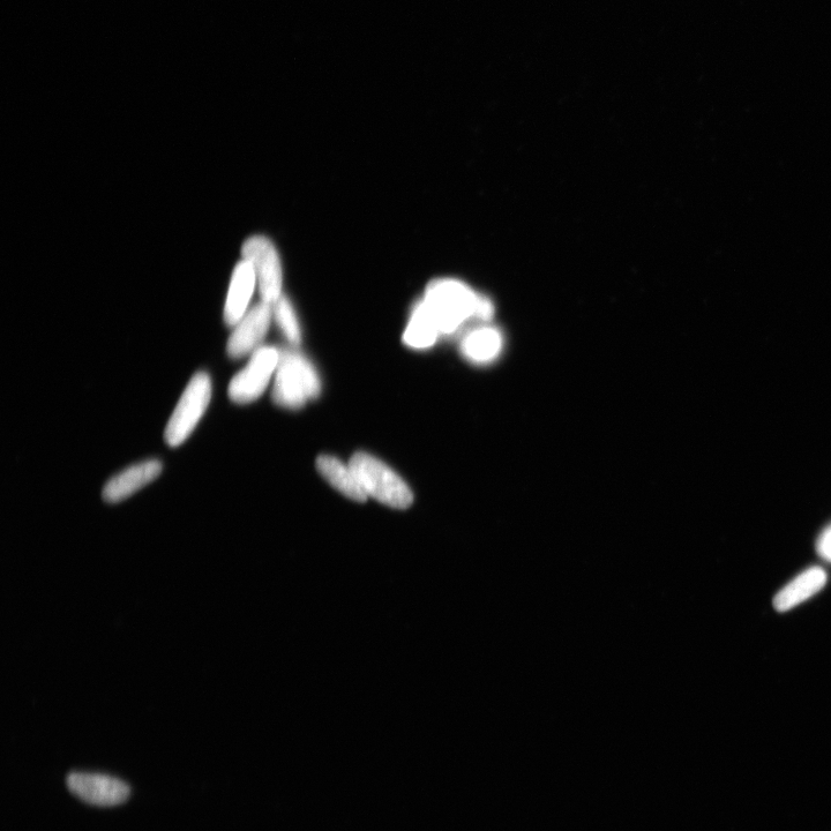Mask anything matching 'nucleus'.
I'll use <instances>...</instances> for the list:
<instances>
[{
    "label": "nucleus",
    "instance_id": "3",
    "mask_svg": "<svg viewBox=\"0 0 831 831\" xmlns=\"http://www.w3.org/2000/svg\"><path fill=\"white\" fill-rule=\"evenodd\" d=\"M349 467L354 471L366 496L396 509H406L413 504L414 494L406 482L374 456L356 453L351 458Z\"/></svg>",
    "mask_w": 831,
    "mask_h": 831
},
{
    "label": "nucleus",
    "instance_id": "13",
    "mask_svg": "<svg viewBox=\"0 0 831 831\" xmlns=\"http://www.w3.org/2000/svg\"><path fill=\"white\" fill-rule=\"evenodd\" d=\"M503 336L496 328L483 327L470 332L462 342V354L469 361L483 364L496 359L503 349Z\"/></svg>",
    "mask_w": 831,
    "mask_h": 831
},
{
    "label": "nucleus",
    "instance_id": "9",
    "mask_svg": "<svg viewBox=\"0 0 831 831\" xmlns=\"http://www.w3.org/2000/svg\"><path fill=\"white\" fill-rule=\"evenodd\" d=\"M163 464L160 460H147L134 464L122 473L112 477L104 485L102 496L109 504H118L133 496L146 485L151 484L162 474Z\"/></svg>",
    "mask_w": 831,
    "mask_h": 831
},
{
    "label": "nucleus",
    "instance_id": "10",
    "mask_svg": "<svg viewBox=\"0 0 831 831\" xmlns=\"http://www.w3.org/2000/svg\"><path fill=\"white\" fill-rule=\"evenodd\" d=\"M256 284L257 276L250 262L245 259L239 261L232 273L224 305L223 319L228 327L234 328L244 318Z\"/></svg>",
    "mask_w": 831,
    "mask_h": 831
},
{
    "label": "nucleus",
    "instance_id": "15",
    "mask_svg": "<svg viewBox=\"0 0 831 831\" xmlns=\"http://www.w3.org/2000/svg\"><path fill=\"white\" fill-rule=\"evenodd\" d=\"M273 316L283 335L291 344L298 346L302 342V331L293 304L290 303L288 297L282 295L273 305Z\"/></svg>",
    "mask_w": 831,
    "mask_h": 831
},
{
    "label": "nucleus",
    "instance_id": "8",
    "mask_svg": "<svg viewBox=\"0 0 831 831\" xmlns=\"http://www.w3.org/2000/svg\"><path fill=\"white\" fill-rule=\"evenodd\" d=\"M273 316V305L261 302L234 327L227 343V354L232 359H241L258 350L265 340Z\"/></svg>",
    "mask_w": 831,
    "mask_h": 831
},
{
    "label": "nucleus",
    "instance_id": "14",
    "mask_svg": "<svg viewBox=\"0 0 831 831\" xmlns=\"http://www.w3.org/2000/svg\"><path fill=\"white\" fill-rule=\"evenodd\" d=\"M439 335V329L425 303L418 302L403 334L404 344L413 349H428L437 342Z\"/></svg>",
    "mask_w": 831,
    "mask_h": 831
},
{
    "label": "nucleus",
    "instance_id": "6",
    "mask_svg": "<svg viewBox=\"0 0 831 831\" xmlns=\"http://www.w3.org/2000/svg\"><path fill=\"white\" fill-rule=\"evenodd\" d=\"M280 361V351L274 347H261L254 351L250 362L236 374L228 388L232 402L247 404L256 401L266 391Z\"/></svg>",
    "mask_w": 831,
    "mask_h": 831
},
{
    "label": "nucleus",
    "instance_id": "5",
    "mask_svg": "<svg viewBox=\"0 0 831 831\" xmlns=\"http://www.w3.org/2000/svg\"><path fill=\"white\" fill-rule=\"evenodd\" d=\"M242 254L256 273L262 302L274 305L282 296L283 286L282 265L275 245L265 236H252L244 242Z\"/></svg>",
    "mask_w": 831,
    "mask_h": 831
},
{
    "label": "nucleus",
    "instance_id": "1",
    "mask_svg": "<svg viewBox=\"0 0 831 831\" xmlns=\"http://www.w3.org/2000/svg\"><path fill=\"white\" fill-rule=\"evenodd\" d=\"M482 299L458 280L441 279L429 284L423 302L440 335H448L458 331L467 320L479 319Z\"/></svg>",
    "mask_w": 831,
    "mask_h": 831
},
{
    "label": "nucleus",
    "instance_id": "2",
    "mask_svg": "<svg viewBox=\"0 0 831 831\" xmlns=\"http://www.w3.org/2000/svg\"><path fill=\"white\" fill-rule=\"evenodd\" d=\"M320 392L319 374L309 359L296 350H281L273 389L276 406L296 410Z\"/></svg>",
    "mask_w": 831,
    "mask_h": 831
},
{
    "label": "nucleus",
    "instance_id": "7",
    "mask_svg": "<svg viewBox=\"0 0 831 831\" xmlns=\"http://www.w3.org/2000/svg\"><path fill=\"white\" fill-rule=\"evenodd\" d=\"M67 788L89 805L109 807L124 803L130 796V786L119 778L97 773L73 771L66 777Z\"/></svg>",
    "mask_w": 831,
    "mask_h": 831
},
{
    "label": "nucleus",
    "instance_id": "11",
    "mask_svg": "<svg viewBox=\"0 0 831 831\" xmlns=\"http://www.w3.org/2000/svg\"><path fill=\"white\" fill-rule=\"evenodd\" d=\"M827 575L819 567L798 576L790 585L786 586L775 598V608L778 611H789L800 603L805 602L826 585Z\"/></svg>",
    "mask_w": 831,
    "mask_h": 831
},
{
    "label": "nucleus",
    "instance_id": "4",
    "mask_svg": "<svg viewBox=\"0 0 831 831\" xmlns=\"http://www.w3.org/2000/svg\"><path fill=\"white\" fill-rule=\"evenodd\" d=\"M212 380L206 372L194 374L172 413L164 439L168 446H181L197 428L212 401Z\"/></svg>",
    "mask_w": 831,
    "mask_h": 831
},
{
    "label": "nucleus",
    "instance_id": "12",
    "mask_svg": "<svg viewBox=\"0 0 831 831\" xmlns=\"http://www.w3.org/2000/svg\"><path fill=\"white\" fill-rule=\"evenodd\" d=\"M317 468L321 476L347 498L357 503H365L368 499L354 471L349 466H344L340 460L333 456L321 455L317 460Z\"/></svg>",
    "mask_w": 831,
    "mask_h": 831
},
{
    "label": "nucleus",
    "instance_id": "16",
    "mask_svg": "<svg viewBox=\"0 0 831 831\" xmlns=\"http://www.w3.org/2000/svg\"><path fill=\"white\" fill-rule=\"evenodd\" d=\"M818 550L822 558L831 561V527L821 536Z\"/></svg>",
    "mask_w": 831,
    "mask_h": 831
}]
</instances>
